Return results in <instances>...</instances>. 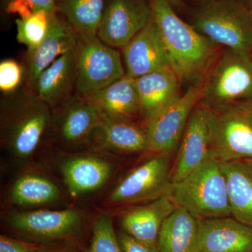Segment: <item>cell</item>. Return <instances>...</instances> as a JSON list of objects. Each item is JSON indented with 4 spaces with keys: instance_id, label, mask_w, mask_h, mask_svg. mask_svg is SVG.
I'll return each instance as SVG.
<instances>
[{
    "instance_id": "cell-1",
    "label": "cell",
    "mask_w": 252,
    "mask_h": 252,
    "mask_svg": "<svg viewBox=\"0 0 252 252\" xmlns=\"http://www.w3.org/2000/svg\"><path fill=\"white\" fill-rule=\"evenodd\" d=\"M149 2L170 65L180 82H198L215 60L217 46L182 21L167 0Z\"/></svg>"
},
{
    "instance_id": "cell-2",
    "label": "cell",
    "mask_w": 252,
    "mask_h": 252,
    "mask_svg": "<svg viewBox=\"0 0 252 252\" xmlns=\"http://www.w3.org/2000/svg\"><path fill=\"white\" fill-rule=\"evenodd\" d=\"M6 95L1 104V145L15 158L27 160L49 130L51 109L23 89Z\"/></svg>"
},
{
    "instance_id": "cell-3",
    "label": "cell",
    "mask_w": 252,
    "mask_h": 252,
    "mask_svg": "<svg viewBox=\"0 0 252 252\" xmlns=\"http://www.w3.org/2000/svg\"><path fill=\"white\" fill-rule=\"evenodd\" d=\"M167 195L199 220L231 216L224 174L211 154L185 178L172 183Z\"/></svg>"
},
{
    "instance_id": "cell-4",
    "label": "cell",
    "mask_w": 252,
    "mask_h": 252,
    "mask_svg": "<svg viewBox=\"0 0 252 252\" xmlns=\"http://www.w3.org/2000/svg\"><path fill=\"white\" fill-rule=\"evenodd\" d=\"M192 26L217 46L251 54L252 21L238 0H207L195 10Z\"/></svg>"
},
{
    "instance_id": "cell-5",
    "label": "cell",
    "mask_w": 252,
    "mask_h": 252,
    "mask_svg": "<svg viewBox=\"0 0 252 252\" xmlns=\"http://www.w3.org/2000/svg\"><path fill=\"white\" fill-rule=\"evenodd\" d=\"M252 99V56L226 49L203 81L200 103L218 112Z\"/></svg>"
},
{
    "instance_id": "cell-6",
    "label": "cell",
    "mask_w": 252,
    "mask_h": 252,
    "mask_svg": "<svg viewBox=\"0 0 252 252\" xmlns=\"http://www.w3.org/2000/svg\"><path fill=\"white\" fill-rule=\"evenodd\" d=\"M76 92L86 94L107 87L126 75L122 55L94 35L78 34Z\"/></svg>"
},
{
    "instance_id": "cell-7",
    "label": "cell",
    "mask_w": 252,
    "mask_h": 252,
    "mask_svg": "<svg viewBox=\"0 0 252 252\" xmlns=\"http://www.w3.org/2000/svg\"><path fill=\"white\" fill-rule=\"evenodd\" d=\"M203 91V81L195 83L145 124L147 152L154 155L172 154L179 147L190 114L201 100Z\"/></svg>"
},
{
    "instance_id": "cell-8",
    "label": "cell",
    "mask_w": 252,
    "mask_h": 252,
    "mask_svg": "<svg viewBox=\"0 0 252 252\" xmlns=\"http://www.w3.org/2000/svg\"><path fill=\"white\" fill-rule=\"evenodd\" d=\"M171 154H157L126 176L109 194V205L151 202L167 195L171 187Z\"/></svg>"
},
{
    "instance_id": "cell-9",
    "label": "cell",
    "mask_w": 252,
    "mask_h": 252,
    "mask_svg": "<svg viewBox=\"0 0 252 252\" xmlns=\"http://www.w3.org/2000/svg\"><path fill=\"white\" fill-rule=\"evenodd\" d=\"M211 129L210 154L219 161L252 160V117L243 107L212 110Z\"/></svg>"
},
{
    "instance_id": "cell-10",
    "label": "cell",
    "mask_w": 252,
    "mask_h": 252,
    "mask_svg": "<svg viewBox=\"0 0 252 252\" xmlns=\"http://www.w3.org/2000/svg\"><path fill=\"white\" fill-rule=\"evenodd\" d=\"M102 114L85 96L76 92L59 107L51 110L49 130L64 148L87 146Z\"/></svg>"
},
{
    "instance_id": "cell-11",
    "label": "cell",
    "mask_w": 252,
    "mask_h": 252,
    "mask_svg": "<svg viewBox=\"0 0 252 252\" xmlns=\"http://www.w3.org/2000/svg\"><path fill=\"white\" fill-rule=\"evenodd\" d=\"M152 17L149 0H107L97 35L111 47L122 49Z\"/></svg>"
},
{
    "instance_id": "cell-12",
    "label": "cell",
    "mask_w": 252,
    "mask_h": 252,
    "mask_svg": "<svg viewBox=\"0 0 252 252\" xmlns=\"http://www.w3.org/2000/svg\"><path fill=\"white\" fill-rule=\"evenodd\" d=\"M83 222L80 212L72 209L13 212L6 220L11 230L36 240L70 238L79 233Z\"/></svg>"
},
{
    "instance_id": "cell-13",
    "label": "cell",
    "mask_w": 252,
    "mask_h": 252,
    "mask_svg": "<svg viewBox=\"0 0 252 252\" xmlns=\"http://www.w3.org/2000/svg\"><path fill=\"white\" fill-rule=\"evenodd\" d=\"M211 114V109L200 102L190 114L172 167V183L185 178L210 154Z\"/></svg>"
},
{
    "instance_id": "cell-14",
    "label": "cell",
    "mask_w": 252,
    "mask_h": 252,
    "mask_svg": "<svg viewBox=\"0 0 252 252\" xmlns=\"http://www.w3.org/2000/svg\"><path fill=\"white\" fill-rule=\"evenodd\" d=\"M78 34L64 17L56 14L49 32L34 49L27 50L23 89L34 94L39 75L60 56L71 51L77 44Z\"/></svg>"
},
{
    "instance_id": "cell-15",
    "label": "cell",
    "mask_w": 252,
    "mask_h": 252,
    "mask_svg": "<svg viewBox=\"0 0 252 252\" xmlns=\"http://www.w3.org/2000/svg\"><path fill=\"white\" fill-rule=\"evenodd\" d=\"M126 74L137 79L165 67H171L166 48L153 14L150 21L122 49Z\"/></svg>"
},
{
    "instance_id": "cell-16",
    "label": "cell",
    "mask_w": 252,
    "mask_h": 252,
    "mask_svg": "<svg viewBox=\"0 0 252 252\" xmlns=\"http://www.w3.org/2000/svg\"><path fill=\"white\" fill-rule=\"evenodd\" d=\"M87 146L117 154H138L147 149L145 127L136 122L102 114Z\"/></svg>"
},
{
    "instance_id": "cell-17",
    "label": "cell",
    "mask_w": 252,
    "mask_h": 252,
    "mask_svg": "<svg viewBox=\"0 0 252 252\" xmlns=\"http://www.w3.org/2000/svg\"><path fill=\"white\" fill-rule=\"evenodd\" d=\"M200 252H252V228L233 217L199 220Z\"/></svg>"
},
{
    "instance_id": "cell-18",
    "label": "cell",
    "mask_w": 252,
    "mask_h": 252,
    "mask_svg": "<svg viewBox=\"0 0 252 252\" xmlns=\"http://www.w3.org/2000/svg\"><path fill=\"white\" fill-rule=\"evenodd\" d=\"M76 47L60 56L36 81L34 94L51 109L59 107L76 93Z\"/></svg>"
},
{
    "instance_id": "cell-19",
    "label": "cell",
    "mask_w": 252,
    "mask_h": 252,
    "mask_svg": "<svg viewBox=\"0 0 252 252\" xmlns=\"http://www.w3.org/2000/svg\"><path fill=\"white\" fill-rule=\"evenodd\" d=\"M59 170L69 193L80 196L103 187L113 167L107 160L94 155H77L61 162Z\"/></svg>"
},
{
    "instance_id": "cell-20",
    "label": "cell",
    "mask_w": 252,
    "mask_h": 252,
    "mask_svg": "<svg viewBox=\"0 0 252 252\" xmlns=\"http://www.w3.org/2000/svg\"><path fill=\"white\" fill-rule=\"evenodd\" d=\"M180 83L172 67L162 68L135 79L140 102V120L147 124L180 96Z\"/></svg>"
},
{
    "instance_id": "cell-21",
    "label": "cell",
    "mask_w": 252,
    "mask_h": 252,
    "mask_svg": "<svg viewBox=\"0 0 252 252\" xmlns=\"http://www.w3.org/2000/svg\"><path fill=\"white\" fill-rule=\"evenodd\" d=\"M83 95L103 115L132 122L140 119V102L135 79L126 74L107 87Z\"/></svg>"
},
{
    "instance_id": "cell-22",
    "label": "cell",
    "mask_w": 252,
    "mask_h": 252,
    "mask_svg": "<svg viewBox=\"0 0 252 252\" xmlns=\"http://www.w3.org/2000/svg\"><path fill=\"white\" fill-rule=\"evenodd\" d=\"M175 208L170 198L164 195L126 212L121 218V225L124 231L132 238L158 245L162 223Z\"/></svg>"
},
{
    "instance_id": "cell-23",
    "label": "cell",
    "mask_w": 252,
    "mask_h": 252,
    "mask_svg": "<svg viewBox=\"0 0 252 252\" xmlns=\"http://www.w3.org/2000/svg\"><path fill=\"white\" fill-rule=\"evenodd\" d=\"M220 162L226 181L231 216L252 228V162Z\"/></svg>"
},
{
    "instance_id": "cell-24",
    "label": "cell",
    "mask_w": 252,
    "mask_h": 252,
    "mask_svg": "<svg viewBox=\"0 0 252 252\" xmlns=\"http://www.w3.org/2000/svg\"><path fill=\"white\" fill-rule=\"evenodd\" d=\"M158 248L159 252H200L199 220L176 207L162 223Z\"/></svg>"
},
{
    "instance_id": "cell-25",
    "label": "cell",
    "mask_w": 252,
    "mask_h": 252,
    "mask_svg": "<svg viewBox=\"0 0 252 252\" xmlns=\"http://www.w3.org/2000/svg\"><path fill=\"white\" fill-rule=\"evenodd\" d=\"M61 191L53 181L36 173L21 175L10 189L9 198L17 206L49 205L59 200Z\"/></svg>"
},
{
    "instance_id": "cell-26",
    "label": "cell",
    "mask_w": 252,
    "mask_h": 252,
    "mask_svg": "<svg viewBox=\"0 0 252 252\" xmlns=\"http://www.w3.org/2000/svg\"><path fill=\"white\" fill-rule=\"evenodd\" d=\"M107 0H56L58 11L79 35L97 34Z\"/></svg>"
},
{
    "instance_id": "cell-27",
    "label": "cell",
    "mask_w": 252,
    "mask_h": 252,
    "mask_svg": "<svg viewBox=\"0 0 252 252\" xmlns=\"http://www.w3.org/2000/svg\"><path fill=\"white\" fill-rule=\"evenodd\" d=\"M59 11H42L16 20V39L19 44L34 49L47 35L53 20Z\"/></svg>"
},
{
    "instance_id": "cell-28",
    "label": "cell",
    "mask_w": 252,
    "mask_h": 252,
    "mask_svg": "<svg viewBox=\"0 0 252 252\" xmlns=\"http://www.w3.org/2000/svg\"><path fill=\"white\" fill-rule=\"evenodd\" d=\"M87 252H123L110 215L101 214L97 217L93 226Z\"/></svg>"
},
{
    "instance_id": "cell-29",
    "label": "cell",
    "mask_w": 252,
    "mask_h": 252,
    "mask_svg": "<svg viewBox=\"0 0 252 252\" xmlns=\"http://www.w3.org/2000/svg\"><path fill=\"white\" fill-rule=\"evenodd\" d=\"M25 69L15 60L6 59L0 63V91L5 94L17 92L24 82Z\"/></svg>"
},
{
    "instance_id": "cell-30",
    "label": "cell",
    "mask_w": 252,
    "mask_h": 252,
    "mask_svg": "<svg viewBox=\"0 0 252 252\" xmlns=\"http://www.w3.org/2000/svg\"><path fill=\"white\" fill-rule=\"evenodd\" d=\"M6 13L24 18L42 10L58 11L56 0H1Z\"/></svg>"
},
{
    "instance_id": "cell-31",
    "label": "cell",
    "mask_w": 252,
    "mask_h": 252,
    "mask_svg": "<svg viewBox=\"0 0 252 252\" xmlns=\"http://www.w3.org/2000/svg\"><path fill=\"white\" fill-rule=\"evenodd\" d=\"M123 252H159L158 245L143 243L123 231L117 235Z\"/></svg>"
},
{
    "instance_id": "cell-32",
    "label": "cell",
    "mask_w": 252,
    "mask_h": 252,
    "mask_svg": "<svg viewBox=\"0 0 252 252\" xmlns=\"http://www.w3.org/2000/svg\"><path fill=\"white\" fill-rule=\"evenodd\" d=\"M39 248L37 245L21 241L6 235L0 236V252H32Z\"/></svg>"
},
{
    "instance_id": "cell-33",
    "label": "cell",
    "mask_w": 252,
    "mask_h": 252,
    "mask_svg": "<svg viewBox=\"0 0 252 252\" xmlns=\"http://www.w3.org/2000/svg\"><path fill=\"white\" fill-rule=\"evenodd\" d=\"M32 252H72L65 250H59V249L43 248L39 247Z\"/></svg>"
},
{
    "instance_id": "cell-34",
    "label": "cell",
    "mask_w": 252,
    "mask_h": 252,
    "mask_svg": "<svg viewBox=\"0 0 252 252\" xmlns=\"http://www.w3.org/2000/svg\"><path fill=\"white\" fill-rule=\"evenodd\" d=\"M240 107H243L244 109L247 111L252 117V99L249 100L246 102H242L238 104Z\"/></svg>"
},
{
    "instance_id": "cell-35",
    "label": "cell",
    "mask_w": 252,
    "mask_h": 252,
    "mask_svg": "<svg viewBox=\"0 0 252 252\" xmlns=\"http://www.w3.org/2000/svg\"><path fill=\"white\" fill-rule=\"evenodd\" d=\"M172 6H180L182 4V0H167Z\"/></svg>"
},
{
    "instance_id": "cell-36",
    "label": "cell",
    "mask_w": 252,
    "mask_h": 252,
    "mask_svg": "<svg viewBox=\"0 0 252 252\" xmlns=\"http://www.w3.org/2000/svg\"><path fill=\"white\" fill-rule=\"evenodd\" d=\"M240 3H242L244 6H248V9L252 6V0H238Z\"/></svg>"
},
{
    "instance_id": "cell-37",
    "label": "cell",
    "mask_w": 252,
    "mask_h": 252,
    "mask_svg": "<svg viewBox=\"0 0 252 252\" xmlns=\"http://www.w3.org/2000/svg\"><path fill=\"white\" fill-rule=\"evenodd\" d=\"M249 15H250V18H251L252 21V6L250 9H248Z\"/></svg>"
},
{
    "instance_id": "cell-38",
    "label": "cell",
    "mask_w": 252,
    "mask_h": 252,
    "mask_svg": "<svg viewBox=\"0 0 252 252\" xmlns=\"http://www.w3.org/2000/svg\"><path fill=\"white\" fill-rule=\"evenodd\" d=\"M198 1H200L202 2H203V1H207V0H198Z\"/></svg>"
},
{
    "instance_id": "cell-39",
    "label": "cell",
    "mask_w": 252,
    "mask_h": 252,
    "mask_svg": "<svg viewBox=\"0 0 252 252\" xmlns=\"http://www.w3.org/2000/svg\"><path fill=\"white\" fill-rule=\"evenodd\" d=\"M250 160V162H252V160Z\"/></svg>"
},
{
    "instance_id": "cell-40",
    "label": "cell",
    "mask_w": 252,
    "mask_h": 252,
    "mask_svg": "<svg viewBox=\"0 0 252 252\" xmlns=\"http://www.w3.org/2000/svg\"><path fill=\"white\" fill-rule=\"evenodd\" d=\"M251 54H252V53H251Z\"/></svg>"
}]
</instances>
